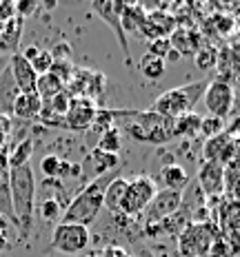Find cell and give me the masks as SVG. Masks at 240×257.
<instances>
[{"mask_svg":"<svg viewBox=\"0 0 240 257\" xmlns=\"http://www.w3.org/2000/svg\"><path fill=\"white\" fill-rule=\"evenodd\" d=\"M36 193H38V184H36V173L31 164L9 169V195H12L16 226H18V235L23 242H27L34 231Z\"/></svg>","mask_w":240,"mask_h":257,"instance_id":"cell-1","label":"cell"},{"mask_svg":"<svg viewBox=\"0 0 240 257\" xmlns=\"http://www.w3.org/2000/svg\"><path fill=\"white\" fill-rule=\"evenodd\" d=\"M40 111H42V100L38 93H20L14 102L12 115L23 122H31V120H38Z\"/></svg>","mask_w":240,"mask_h":257,"instance_id":"cell-19","label":"cell"},{"mask_svg":"<svg viewBox=\"0 0 240 257\" xmlns=\"http://www.w3.org/2000/svg\"><path fill=\"white\" fill-rule=\"evenodd\" d=\"M125 186H127V180L118 175L116 180H111V184L107 186L105 191V206L111 215H118V206H120V200H122V193H125Z\"/></svg>","mask_w":240,"mask_h":257,"instance_id":"cell-27","label":"cell"},{"mask_svg":"<svg viewBox=\"0 0 240 257\" xmlns=\"http://www.w3.org/2000/svg\"><path fill=\"white\" fill-rule=\"evenodd\" d=\"M156 193H158V186L153 178H149V175H138L133 180H127L125 193H122V200L118 206V215L127 219H138Z\"/></svg>","mask_w":240,"mask_h":257,"instance_id":"cell-5","label":"cell"},{"mask_svg":"<svg viewBox=\"0 0 240 257\" xmlns=\"http://www.w3.org/2000/svg\"><path fill=\"white\" fill-rule=\"evenodd\" d=\"M92 244V233L80 224L58 222L51 233V248L60 255H80Z\"/></svg>","mask_w":240,"mask_h":257,"instance_id":"cell-7","label":"cell"},{"mask_svg":"<svg viewBox=\"0 0 240 257\" xmlns=\"http://www.w3.org/2000/svg\"><path fill=\"white\" fill-rule=\"evenodd\" d=\"M87 257H96V255H87Z\"/></svg>","mask_w":240,"mask_h":257,"instance_id":"cell-42","label":"cell"},{"mask_svg":"<svg viewBox=\"0 0 240 257\" xmlns=\"http://www.w3.org/2000/svg\"><path fill=\"white\" fill-rule=\"evenodd\" d=\"M80 167H83V178H87V182H92L96 178H100V175L118 171L120 169V158L118 155L103 153V151H98V149H94V151L80 162Z\"/></svg>","mask_w":240,"mask_h":257,"instance_id":"cell-12","label":"cell"},{"mask_svg":"<svg viewBox=\"0 0 240 257\" xmlns=\"http://www.w3.org/2000/svg\"><path fill=\"white\" fill-rule=\"evenodd\" d=\"M116 128L125 131L131 140L145 144H167L174 140L172 124L174 120L153 113V111H111Z\"/></svg>","mask_w":240,"mask_h":257,"instance_id":"cell-2","label":"cell"},{"mask_svg":"<svg viewBox=\"0 0 240 257\" xmlns=\"http://www.w3.org/2000/svg\"><path fill=\"white\" fill-rule=\"evenodd\" d=\"M105 257H129V255H127L122 248H118V246H107V248H105Z\"/></svg>","mask_w":240,"mask_h":257,"instance_id":"cell-41","label":"cell"},{"mask_svg":"<svg viewBox=\"0 0 240 257\" xmlns=\"http://www.w3.org/2000/svg\"><path fill=\"white\" fill-rule=\"evenodd\" d=\"M16 16V9H14V3H5V0H0V27L5 23H9Z\"/></svg>","mask_w":240,"mask_h":257,"instance_id":"cell-39","label":"cell"},{"mask_svg":"<svg viewBox=\"0 0 240 257\" xmlns=\"http://www.w3.org/2000/svg\"><path fill=\"white\" fill-rule=\"evenodd\" d=\"M207 89V82H191V84H183V87H174L165 93H160L153 104L149 106V111L167 117V120H176L180 115H187L194 111V106L200 102L202 93Z\"/></svg>","mask_w":240,"mask_h":257,"instance_id":"cell-4","label":"cell"},{"mask_svg":"<svg viewBox=\"0 0 240 257\" xmlns=\"http://www.w3.org/2000/svg\"><path fill=\"white\" fill-rule=\"evenodd\" d=\"M120 173H122V167L118 171H114V173L100 175V178L87 182V184H85L83 189L76 193V197H71V200H69V204L65 208V213H62L60 222L89 226V224L98 217V213L103 211V206H105V191H107V186L111 184V180L118 178Z\"/></svg>","mask_w":240,"mask_h":257,"instance_id":"cell-3","label":"cell"},{"mask_svg":"<svg viewBox=\"0 0 240 257\" xmlns=\"http://www.w3.org/2000/svg\"><path fill=\"white\" fill-rule=\"evenodd\" d=\"M96 113H98V106L94 100L89 98H80V95H71V102L67 106V113L62 115V128L67 131H89L94 126Z\"/></svg>","mask_w":240,"mask_h":257,"instance_id":"cell-11","label":"cell"},{"mask_svg":"<svg viewBox=\"0 0 240 257\" xmlns=\"http://www.w3.org/2000/svg\"><path fill=\"white\" fill-rule=\"evenodd\" d=\"M200 122H202V117L196 113V111L176 117L174 124H172L174 140H176V138H194V136H198V133H200Z\"/></svg>","mask_w":240,"mask_h":257,"instance_id":"cell-26","label":"cell"},{"mask_svg":"<svg viewBox=\"0 0 240 257\" xmlns=\"http://www.w3.org/2000/svg\"><path fill=\"white\" fill-rule=\"evenodd\" d=\"M222 128H225V120H220V117L207 115V117H202V122H200V133L207 138V140H211V138L220 136Z\"/></svg>","mask_w":240,"mask_h":257,"instance_id":"cell-34","label":"cell"},{"mask_svg":"<svg viewBox=\"0 0 240 257\" xmlns=\"http://www.w3.org/2000/svg\"><path fill=\"white\" fill-rule=\"evenodd\" d=\"M96 149L103 153L118 155V151L122 149V133L116 126H109L107 131H103L98 138H96Z\"/></svg>","mask_w":240,"mask_h":257,"instance_id":"cell-28","label":"cell"},{"mask_svg":"<svg viewBox=\"0 0 240 257\" xmlns=\"http://www.w3.org/2000/svg\"><path fill=\"white\" fill-rule=\"evenodd\" d=\"M158 180H160V184H163V189H167V191L183 193L187 186H189V173H187L185 167H180V164H167V167H163Z\"/></svg>","mask_w":240,"mask_h":257,"instance_id":"cell-20","label":"cell"},{"mask_svg":"<svg viewBox=\"0 0 240 257\" xmlns=\"http://www.w3.org/2000/svg\"><path fill=\"white\" fill-rule=\"evenodd\" d=\"M233 153V142L229 140V136H225V133H220V136L211 138V140L205 142V158L207 162H227L229 155Z\"/></svg>","mask_w":240,"mask_h":257,"instance_id":"cell-21","label":"cell"},{"mask_svg":"<svg viewBox=\"0 0 240 257\" xmlns=\"http://www.w3.org/2000/svg\"><path fill=\"white\" fill-rule=\"evenodd\" d=\"M9 73H12L16 89L20 93H36V82H38V73L31 69V64L23 58V53H14L9 56V64H7Z\"/></svg>","mask_w":240,"mask_h":257,"instance_id":"cell-14","label":"cell"},{"mask_svg":"<svg viewBox=\"0 0 240 257\" xmlns=\"http://www.w3.org/2000/svg\"><path fill=\"white\" fill-rule=\"evenodd\" d=\"M147 53H151V56L160 58V60H165V58L172 53V45H169V38H158V40L147 42Z\"/></svg>","mask_w":240,"mask_h":257,"instance_id":"cell-36","label":"cell"},{"mask_svg":"<svg viewBox=\"0 0 240 257\" xmlns=\"http://www.w3.org/2000/svg\"><path fill=\"white\" fill-rule=\"evenodd\" d=\"M36 151V142L31 138H25V140L16 142L12 149L7 151V160H9V169L16 167H25V164H31V155Z\"/></svg>","mask_w":240,"mask_h":257,"instance_id":"cell-25","label":"cell"},{"mask_svg":"<svg viewBox=\"0 0 240 257\" xmlns=\"http://www.w3.org/2000/svg\"><path fill=\"white\" fill-rule=\"evenodd\" d=\"M20 95V91L16 89V82L9 73V69H3L0 71V113L3 115H12L14 102Z\"/></svg>","mask_w":240,"mask_h":257,"instance_id":"cell-23","label":"cell"},{"mask_svg":"<svg viewBox=\"0 0 240 257\" xmlns=\"http://www.w3.org/2000/svg\"><path fill=\"white\" fill-rule=\"evenodd\" d=\"M233 100H236V93H233V87L227 80L218 78V80L207 82V89L202 93V104H205L207 113L211 117L225 120L233 109Z\"/></svg>","mask_w":240,"mask_h":257,"instance_id":"cell-9","label":"cell"},{"mask_svg":"<svg viewBox=\"0 0 240 257\" xmlns=\"http://www.w3.org/2000/svg\"><path fill=\"white\" fill-rule=\"evenodd\" d=\"M194 58H196V64L200 69H205V71H209V69H213L218 64V51L213 47H200V51Z\"/></svg>","mask_w":240,"mask_h":257,"instance_id":"cell-35","label":"cell"},{"mask_svg":"<svg viewBox=\"0 0 240 257\" xmlns=\"http://www.w3.org/2000/svg\"><path fill=\"white\" fill-rule=\"evenodd\" d=\"M73 69H76V67H73V62H71V60H53V67H51V71H49V73H51V76H56V78L67 87V84L71 82Z\"/></svg>","mask_w":240,"mask_h":257,"instance_id":"cell-33","label":"cell"},{"mask_svg":"<svg viewBox=\"0 0 240 257\" xmlns=\"http://www.w3.org/2000/svg\"><path fill=\"white\" fill-rule=\"evenodd\" d=\"M183 206V193L178 191H167V189H158V193L153 195V200L147 204V208L142 211V228H151L156 224H163L165 219L174 217L176 213Z\"/></svg>","mask_w":240,"mask_h":257,"instance_id":"cell-8","label":"cell"},{"mask_svg":"<svg viewBox=\"0 0 240 257\" xmlns=\"http://www.w3.org/2000/svg\"><path fill=\"white\" fill-rule=\"evenodd\" d=\"M60 167H62V158L60 155H45L40 160V171L47 180H60Z\"/></svg>","mask_w":240,"mask_h":257,"instance_id":"cell-32","label":"cell"},{"mask_svg":"<svg viewBox=\"0 0 240 257\" xmlns=\"http://www.w3.org/2000/svg\"><path fill=\"white\" fill-rule=\"evenodd\" d=\"M0 215L16 226V217H14V208H12V195H9V160H7V149L0 151ZM20 237V235H18Z\"/></svg>","mask_w":240,"mask_h":257,"instance_id":"cell-16","label":"cell"},{"mask_svg":"<svg viewBox=\"0 0 240 257\" xmlns=\"http://www.w3.org/2000/svg\"><path fill=\"white\" fill-rule=\"evenodd\" d=\"M12 131H14L12 117L0 113V151H5V149L9 147V138H12Z\"/></svg>","mask_w":240,"mask_h":257,"instance_id":"cell-38","label":"cell"},{"mask_svg":"<svg viewBox=\"0 0 240 257\" xmlns=\"http://www.w3.org/2000/svg\"><path fill=\"white\" fill-rule=\"evenodd\" d=\"M138 69H140V73L147 80H160L165 76L167 62L160 60V58H156V56H151V53H145V56L140 58V62H138Z\"/></svg>","mask_w":240,"mask_h":257,"instance_id":"cell-30","label":"cell"},{"mask_svg":"<svg viewBox=\"0 0 240 257\" xmlns=\"http://www.w3.org/2000/svg\"><path fill=\"white\" fill-rule=\"evenodd\" d=\"M169 45H172V49L178 53V56H196V53L200 51L202 38L191 29H180V27H176V31L169 36Z\"/></svg>","mask_w":240,"mask_h":257,"instance_id":"cell-17","label":"cell"},{"mask_svg":"<svg viewBox=\"0 0 240 257\" xmlns=\"http://www.w3.org/2000/svg\"><path fill=\"white\" fill-rule=\"evenodd\" d=\"M23 38V18L14 16L9 23H5L0 27V56L9 53H18V42Z\"/></svg>","mask_w":240,"mask_h":257,"instance_id":"cell-18","label":"cell"},{"mask_svg":"<svg viewBox=\"0 0 240 257\" xmlns=\"http://www.w3.org/2000/svg\"><path fill=\"white\" fill-rule=\"evenodd\" d=\"M62 91H67V87L60 82L56 76H51V73H45V76H38V82H36V93L40 95L42 102H47V100H51L53 95L62 93Z\"/></svg>","mask_w":240,"mask_h":257,"instance_id":"cell-29","label":"cell"},{"mask_svg":"<svg viewBox=\"0 0 240 257\" xmlns=\"http://www.w3.org/2000/svg\"><path fill=\"white\" fill-rule=\"evenodd\" d=\"M14 9H16V16L18 18H29L31 14H36L40 9V3L38 0H20V3H14Z\"/></svg>","mask_w":240,"mask_h":257,"instance_id":"cell-37","label":"cell"},{"mask_svg":"<svg viewBox=\"0 0 240 257\" xmlns=\"http://www.w3.org/2000/svg\"><path fill=\"white\" fill-rule=\"evenodd\" d=\"M36 213H38L45 222L58 224L62 217V213H65V206H62L58 200H53V197H45L40 204H36Z\"/></svg>","mask_w":240,"mask_h":257,"instance_id":"cell-31","label":"cell"},{"mask_svg":"<svg viewBox=\"0 0 240 257\" xmlns=\"http://www.w3.org/2000/svg\"><path fill=\"white\" fill-rule=\"evenodd\" d=\"M176 18L172 14L163 12V9H156V12H147V20L140 29V36L138 38H147L149 42L158 40V38H169V36L176 31Z\"/></svg>","mask_w":240,"mask_h":257,"instance_id":"cell-13","label":"cell"},{"mask_svg":"<svg viewBox=\"0 0 240 257\" xmlns=\"http://www.w3.org/2000/svg\"><path fill=\"white\" fill-rule=\"evenodd\" d=\"M216 239L211 222H189L178 233V250L183 257H207Z\"/></svg>","mask_w":240,"mask_h":257,"instance_id":"cell-6","label":"cell"},{"mask_svg":"<svg viewBox=\"0 0 240 257\" xmlns=\"http://www.w3.org/2000/svg\"><path fill=\"white\" fill-rule=\"evenodd\" d=\"M69 45H65V42H62V45H56L53 47V49L49 51L51 56H53V60H69Z\"/></svg>","mask_w":240,"mask_h":257,"instance_id":"cell-40","label":"cell"},{"mask_svg":"<svg viewBox=\"0 0 240 257\" xmlns=\"http://www.w3.org/2000/svg\"><path fill=\"white\" fill-rule=\"evenodd\" d=\"M122 9H125V3L120 0H98V3H92V12L98 16L103 23L114 31L116 40H118L122 53H125V62L131 64V51H129V40H127L125 31H122V23H120V16H122Z\"/></svg>","mask_w":240,"mask_h":257,"instance_id":"cell-10","label":"cell"},{"mask_svg":"<svg viewBox=\"0 0 240 257\" xmlns=\"http://www.w3.org/2000/svg\"><path fill=\"white\" fill-rule=\"evenodd\" d=\"M198 186L205 195H218L225 189V167L218 162H202L198 169Z\"/></svg>","mask_w":240,"mask_h":257,"instance_id":"cell-15","label":"cell"},{"mask_svg":"<svg viewBox=\"0 0 240 257\" xmlns=\"http://www.w3.org/2000/svg\"><path fill=\"white\" fill-rule=\"evenodd\" d=\"M23 53V58L27 62L31 64V69H34L38 76H45V73H49L51 71V67H53V56L47 49H38V47H27V49L20 51Z\"/></svg>","mask_w":240,"mask_h":257,"instance_id":"cell-24","label":"cell"},{"mask_svg":"<svg viewBox=\"0 0 240 257\" xmlns=\"http://www.w3.org/2000/svg\"><path fill=\"white\" fill-rule=\"evenodd\" d=\"M147 20V9L142 5H127L125 3V9H122V16H120V23H122V31L127 34H136L140 36V29Z\"/></svg>","mask_w":240,"mask_h":257,"instance_id":"cell-22","label":"cell"}]
</instances>
